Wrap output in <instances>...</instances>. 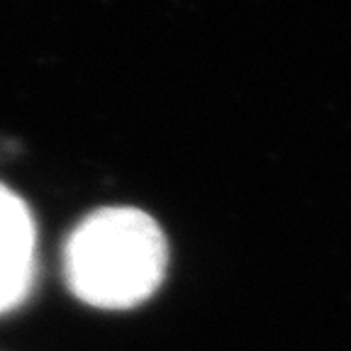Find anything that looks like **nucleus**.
Segmentation results:
<instances>
[{
	"label": "nucleus",
	"instance_id": "f03ea898",
	"mask_svg": "<svg viewBox=\"0 0 351 351\" xmlns=\"http://www.w3.org/2000/svg\"><path fill=\"white\" fill-rule=\"evenodd\" d=\"M37 225L27 203L0 183V256L37 261Z\"/></svg>",
	"mask_w": 351,
	"mask_h": 351
},
{
	"label": "nucleus",
	"instance_id": "7ed1b4c3",
	"mask_svg": "<svg viewBox=\"0 0 351 351\" xmlns=\"http://www.w3.org/2000/svg\"><path fill=\"white\" fill-rule=\"evenodd\" d=\"M37 283V261L0 256V315L27 300Z\"/></svg>",
	"mask_w": 351,
	"mask_h": 351
},
{
	"label": "nucleus",
	"instance_id": "f257e3e1",
	"mask_svg": "<svg viewBox=\"0 0 351 351\" xmlns=\"http://www.w3.org/2000/svg\"><path fill=\"white\" fill-rule=\"evenodd\" d=\"M61 269L81 302L98 310H132L164 283L169 241L144 210L100 208L71 230Z\"/></svg>",
	"mask_w": 351,
	"mask_h": 351
}]
</instances>
